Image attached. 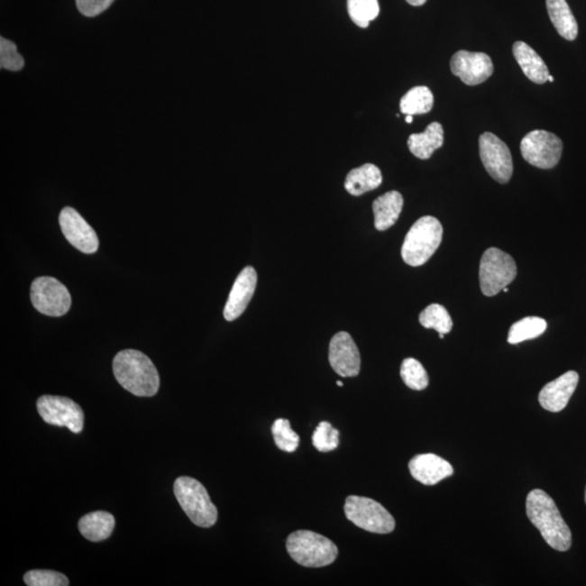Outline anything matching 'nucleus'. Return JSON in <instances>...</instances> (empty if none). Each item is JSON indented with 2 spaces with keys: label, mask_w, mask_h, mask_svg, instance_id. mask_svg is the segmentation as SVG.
Listing matches in <instances>:
<instances>
[{
  "label": "nucleus",
  "mask_w": 586,
  "mask_h": 586,
  "mask_svg": "<svg viewBox=\"0 0 586 586\" xmlns=\"http://www.w3.org/2000/svg\"><path fill=\"white\" fill-rule=\"evenodd\" d=\"M403 197L398 191L393 190L382 195L372 204L377 231L383 232L392 227L398 220L403 209Z\"/></svg>",
  "instance_id": "6ab92c4d"
},
{
  "label": "nucleus",
  "mask_w": 586,
  "mask_h": 586,
  "mask_svg": "<svg viewBox=\"0 0 586 586\" xmlns=\"http://www.w3.org/2000/svg\"><path fill=\"white\" fill-rule=\"evenodd\" d=\"M312 442L319 452H332L339 446V431L332 424L322 422L314 431Z\"/></svg>",
  "instance_id": "c756f323"
},
{
  "label": "nucleus",
  "mask_w": 586,
  "mask_h": 586,
  "mask_svg": "<svg viewBox=\"0 0 586 586\" xmlns=\"http://www.w3.org/2000/svg\"><path fill=\"white\" fill-rule=\"evenodd\" d=\"M451 71L468 87H476L487 81L494 72V66L487 53L460 50L452 57Z\"/></svg>",
  "instance_id": "f8f14e48"
},
{
  "label": "nucleus",
  "mask_w": 586,
  "mask_h": 586,
  "mask_svg": "<svg viewBox=\"0 0 586 586\" xmlns=\"http://www.w3.org/2000/svg\"><path fill=\"white\" fill-rule=\"evenodd\" d=\"M503 291L504 292H508V287L504 288Z\"/></svg>",
  "instance_id": "4c0bfd02"
},
{
  "label": "nucleus",
  "mask_w": 586,
  "mask_h": 586,
  "mask_svg": "<svg viewBox=\"0 0 586 586\" xmlns=\"http://www.w3.org/2000/svg\"><path fill=\"white\" fill-rule=\"evenodd\" d=\"M526 516L543 539L554 550L567 552L572 545V535L554 499L543 490L536 489L526 497Z\"/></svg>",
  "instance_id": "f257e3e1"
},
{
  "label": "nucleus",
  "mask_w": 586,
  "mask_h": 586,
  "mask_svg": "<svg viewBox=\"0 0 586 586\" xmlns=\"http://www.w3.org/2000/svg\"><path fill=\"white\" fill-rule=\"evenodd\" d=\"M513 53L521 70L531 82L545 84L548 81L550 71H548L545 60L537 55L534 48L526 44L525 41H516L513 46Z\"/></svg>",
  "instance_id": "a211bd4d"
},
{
  "label": "nucleus",
  "mask_w": 586,
  "mask_h": 586,
  "mask_svg": "<svg viewBox=\"0 0 586 586\" xmlns=\"http://www.w3.org/2000/svg\"><path fill=\"white\" fill-rule=\"evenodd\" d=\"M382 183V174L375 164L366 163L350 170L346 175L344 188L352 196L359 197L374 190Z\"/></svg>",
  "instance_id": "aec40b11"
},
{
  "label": "nucleus",
  "mask_w": 586,
  "mask_h": 586,
  "mask_svg": "<svg viewBox=\"0 0 586 586\" xmlns=\"http://www.w3.org/2000/svg\"><path fill=\"white\" fill-rule=\"evenodd\" d=\"M174 494L180 508L196 526L211 527L216 524L217 508L198 481L190 477L176 479Z\"/></svg>",
  "instance_id": "39448f33"
},
{
  "label": "nucleus",
  "mask_w": 586,
  "mask_h": 586,
  "mask_svg": "<svg viewBox=\"0 0 586 586\" xmlns=\"http://www.w3.org/2000/svg\"><path fill=\"white\" fill-rule=\"evenodd\" d=\"M479 151L484 169L499 184L508 183L514 173L509 148L492 133H483L479 138Z\"/></svg>",
  "instance_id": "9b49d317"
},
{
  "label": "nucleus",
  "mask_w": 586,
  "mask_h": 586,
  "mask_svg": "<svg viewBox=\"0 0 586 586\" xmlns=\"http://www.w3.org/2000/svg\"><path fill=\"white\" fill-rule=\"evenodd\" d=\"M24 582L29 586H68L69 579L61 572L52 570H31L24 574Z\"/></svg>",
  "instance_id": "7c9ffc66"
},
{
  "label": "nucleus",
  "mask_w": 586,
  "mask_h": 586,
  "mask_svg": "<svg viewBox=\"0 0 586 586\" xmlns=\"http://www.w3.org/2000/svg\"><path fill=\"white\" fill-rule=\"evenodd\" d=\"M257 284V271L252 266H247L238 275L231 293H229L225 308H224V317H225L226 321L233 322L246 311L250 301L252 299Z\"/></svg>",
  "instance_id": "2eb2a0df"
},
{
  "label": "nucleus",
  "mask_w": 586,
  "mask_h": 586,
  "mask_svg": "<svg viewBox=\"0 0 586 586\" xmlns=\"http://www.w3.org/2000/svg\"><path fill=\"white\" fill-rule=\"evenodd\" d=\"M0 67L14 72L23 70L24 67V59L18 52L17 45L4 37L0 39Z\"/></svg>",
  "instance_id": "2f4dec72"
},
{
  "label": "nucleus",
  "mask_w": 586,
  "mask_h": 586,
  "mask_svg": "<svg viewBox=\"0 0 586 586\" xmlns=\"http://www.w3.org/2000/svg\"><path fill=\"white\" fill-rule=\"evenodd\" d=\"M579 383L577 371H570L542 389L539 394L541 407L548 412L558 413L566 408Z\"/></svg>",
  "instance_id": "dca6fc26"
},
{
  "label": "nucleus",
  "mask_w": 586,
  "mask_h": 586,
  "mask_svg": "<svg viewBox=\"0 0 586 586\" xmlns=\"http://www.w3.org/2000/svg\"><path fill=\"white\" fill-rule=\"evenodd\" d=\"M434 103V94L427 87H417L403 96L399 109L407 115L426 114L433 109Z\"/></svg>",
  "instance_id": "b1692460"
},
{
  "label": "nucleus",
  "mask_w": 586,
  "mask_h": 586,
  "mask_svg": "<svg viewBox=\"0 0 586 586\" xmlns=\"http://www.w3.org/2000/svg\"><path fill=\"white\" fill-rule=\"evenodd\" d=\"M547 329L545 319L536 316H529L520 319L519 322L511 325L508 333V343L518 344L526 340H532L540 337Z\"/></svg>",
  "instance_id": "393cba45"
},
{
  "label": "nucleus",
  "mask_w": 586,
  "mask_h": 586,
  "mask_svg": "<svg viewBox=\"0 0 586 586\" xmlns=\"http://www.w3.org/2000/svg\"><path fill=\"white\" fill-rule=\"evenodd\" d=\"M31 300L37 311L53 317L65 316L72 302L67 287L48 276L39 277L32 282Z\"/></svg>",
  "instance_id": "1a4fd4ad"
},
{
  "label": "nucleus",
  "mask_w": 586,
  "mask_h": 586,
  "mask_svg": "<svg viewBox=\"0 0 586 586\" xmlns=\"http://www.w3.org/2000/svg\"><path fill=\"white\" fill-rule=\"evenodd\" d=\"M337 386H338V387H343V383L341 382V381H337Z\"/></svg>",
  "instance_id": "c9c22d12"
},
{
  "label": "nucleus",
  "mask_w": 586,
  "mask_h": 586,
  "mask_svg": "<svg viewBox=\"0 0 586 586\" xmlns=\"http://www.w3.org/2000/svg\"><path fill=\"white\" fill-rule=\"evenodd\" d=\"M419 323L427 329H435L439 334H449L453 328V321L449 312L444 306L434 305L426 307L420 313Z\"/></svg>",
  "instance_id": "a878e982"
},
{
  "label": "nucleus",
  "mask_w": 586,
  "mask_h": 586,
  "mask_svg": "<svg viewBox=\"0 0 586 586\" xmlns=\"http://www.w3.org/2000/svg\"><path fill=\"white\" fill-rule=\"evenodd\" d=\"M548 81L554 82V78L552 76L548 77Z\"/></svg>",
  "instance_id": "e433bc0d"
},
{
  "label": "nucleus",
  "mask_w": 586,
  "mask_h": 586,
  "mask_svg": "<svg viewBox=\"0 0 586 586\" xmlns=\"http://www.w3.org/2000/svg\"><path fill=\"white\" fill-rule=\"evenodd\" d=\"M517 276L515 260L498 248H489L483 253L479 270L481 291L486 297L499 295Z\"/></svg>",
  "instance_id": "0eeeda50"
},
{
  "label": "nucleus",
  "mask_w": 586,
  "mask_h": 586,
  "mask_svg": "<svg viewBox=\"0 0 586 586\" xmlns=\"http://www.w3.org/2000/svg\"><path fill=\"white\" fill-rule=\"evenodd\" d=\"M407 2L409 5H412V6L419 7V6H423V5H425L426 2H427V0H407Z\"/></svg>",
  "instance_id": "72a5a7b5"
},
{
  "label": "nucleus",
  "mask_w": 586,
  "mask_h": 586,
  "mask_svg": "<svg viewBox=\"0 0 586 586\" xmlns=\"http://www.w3.org/2000/svg\"><path fill=\"white\" fill-rule=\"evenodd\" d=\"M115 519L114 515L106 511H94L82 517L78 521V529L81 535L92 542H100L108 539L114 532Z\"/></svg>",
  "instance_id": "4be33fe9"
},
{
  "label": "nucleus",
  "mask_w": 586,
  "mask_h": 586,
  "mask_svg": "<svg viewBox=\"0 0 586 586\" xmlns=\"http://www.w3.org/2000/svg\"><path fill=\"white\" fill-rule=\"evenodd\" d=\"M585 504H586V489H585Z\"/></svg>",
  "instance_id": "ea45409f"
},
{
  "label": "nucleus",
  "mask_w": 586,
  "mask_h": 586,
  "mask_svg": "<svg viewBox=\"0 0 586 586\" xmlns=\"http://www.w3.org/2000/svg\"><path fill=\"white\" fill-rule=\"evenodd\" d=\"M408 468L410 475L415 481L425 484V486H435L454 472V469L449 462L435 454L415 456L409 462Z\"/></svg>",
  "instance_id": "f3484780"
},
{
  "label": "nucleus",
  "mask_w": 586,
  "mask_h": 586,
  "mask_svg": "<svg viewBox=\"0 0 586 586\" xmlns=\"http://www.w3.org/2000/svg\"><path fill=\"white\" fill-rule=\"evenodd\" d=\"M563 149L561 138L542 130L527 133L520 143L521 154L526 161L542 169L555 168L561 161Z\"/></svg>",
  "instance_id": "6e6552de"
},
{
  "label": "nucleus",
  "mask_w": 586,
  "mask_h": 586,
  "mask_svg": "<svg viewBox=\"0 0 586 586\" xmlns=\"http://www.w3.org/2000/svg\"><path fill=\"white\" fill-rule=\"evenodd\" d=\"M286 546L293 561L303 567H326L338 557L337 545L326 536L313 531L293 532L288 536Z\"/></svg>",
  "instance_id": "7ed1b4c3"
},
{
  "label": "nucleus",
  "mask_w": 586,
  "mask_h": 586,
  "mask_svg": "<svg viewBox=\"0 0 586 586\" xmlns=\"http://www.w3.org/2000/svg\"><path fill=\"white\" fill-rule=\"evenodd\" d=\"M275 444L279 450L292 453L300 444V436L292 430L289 420L277 419L271 427Z\"/></svg>",
  "instance_id": "c85d7f7f"
},
{
  "label": "nucleus",
  "mask_w": 586,
  "mask_h": 586,
  "mask_svg": "<svg viewBox=\"0 0 586 586\" xmlns=\"http://www.w3.org/2000/svg\"><path fill=\"white\" fill-rule=\"evenodd\" d=\"M348 13L353 23L366 29L380 13L378 0H348Z\"/></svg>",
  "instance_id": "bb28decb"
},
{
  "label": "nucleus",
  "mask_w": 586,
  "mask_h": 586,
  "mask_svg": "<svg viewBox=\"0 0 586 586\" xmlns=\"http://www.w3.org/2000/svg\"><path fill=\"white\" fill-rule=\"evenodd\" d=\"M78 12L85 17L94 18L105 12L114 0H76Z\"/></svg>",
  "instance_id": "473e14b6"
},
{
  "label": "nucleus",
  "mask_w": 586,
  "mask_h": 586,
  "mask_svg": "<svg viewBox=\"0 0 586 586\" xmlns=\"http://www.w3.org/2000/svg\"><path fill=\"white\" fill-rule=\"evenodd\" d=\"M344 513L356 526L371 534H391L396 527L393 516L381 504L369 498L351 495L345 499Z\"/></svg>",
  "instance_id": "423d86ee"
},
{
  "label": "nucleus",
  "mask_w": 586,
  "mask_h": 586,
  "mask_svg": "<svg viewBox=\"0 0 586 586\" xmlns=\"http://www.w3.org/2000/svg\"><path fill=\"white\" fill-rule=\"evenodd\" d=\"M413 120V115H407V117H405V121H407V124H412Z\"/></svg>",
  "instance_id": "f704fd0d"
},
{
  "label": "nucleus",
  "mask_w": 586,
  "mask_h": 586,
  "mask_svg": "<svg viewBox=\"0 0 586 586\" xmlns=\"http://www.w3.org/2000/svg\"><path fill=\"white\" fill-rule=\"evenodd\" d=\"M548 15L558 34L567 41L578 36V23L566 0H546Z\"/></svg>",
  "instance_id": "5701e85b"
},
{
  "label": "nucleus",
  "mask_w": 586,
  "mask_h": 586,
  "mask_svg": "<svg viewBox=\"0 0 586 586\" xmlns=\"http://www.w3.org/2000/svg\"><path fill=\"white\" fill-rule=\"evenodd\" d=\"M444 131L438 122L428 125L420 134H412L407 141L409 151L420 160H428L435 151L444 146Z\"/></svg>",
  "instance_id": "412c9836"
},
{
  "label": "nucleus",
  "mask_w": 586,
  "mask_h": 586,
  "mask_svg": "<svg viewBox=\"0 0 586 586\" xmlns=\"http://www.w3.org/2000/svg\"><path fill=\"white\" fill-rule=\"evenodd\" d=\"M444 237V227L434 216H424L414 224L405 237L402 258L413 268L422 266L435 253Z\"/></svg>",
  "instance_id": "20e7f679"
},
{
  "label": "nucleus",
  "mask_w": 586,
  "mask_h": 586,
  "mask_svg": "<svg viewBox=\"0 0 586 586\" xmlns=\"http://www.w3.org/2000/svg\"><path fill=\"white\" fill-rule=\"evenodd\" d=\"M59 224L67 241L87 254L97 252L99 241L92 226L73 207L67 206L59 215Z\"/></svg>",
  "instance_id": "ddd939ff"
},
{
  "label": "nucleus",
  "mask_w": 586,
  "mask_h": 586,
  "mask_svg": "<svg viewBox=\"0 0 586 586\" xmlns=\"http://www.w3.org/2000/svg\"><path fill=\"white\" fill-rule=\"evenodd\" d=\"M440 334V339H444V334Z\"/></svg>",
  "instance_id": "58836bf2"
},
{
  "label": "nucleus",
  "mask_w": 586,
  "mask_h": 586,
  "mask_svg": "<svg viewBox=\"0 0 586 586\" xmlns=\"http://www.w3.org/2000/svg\"><path fill=\"white\" fill-rule=\"evenodd\" d=\"M37 410L48 425L66 427L77 435L84 429L83 409L71 398L42 396L37 399Z\"/></svg>",
  "instance_id": "9d476101"
},
{
  "label": "nucleus",
  "mask_w": 586,
  "mask_h": 586,
  "mask_svg": "<svg viewBox=\"0 0 586 586\" xmlns=\"http://www.w3.org/2000/svg\"><path fill=\"white\" fill-rule=\"evenodd\" d=\"M401 377L405 385L412 390L422 391L429 385L427 371L417 360L409 358L403 361Z\"/></svg>",
  "instance_id": "cd10ccee"
},
{
  "label": "nucleus",
  "mask_w": 586,
  "mask_h": 586,
  "mask_svg": "<svg viewBox=\"0 0 586 586\" xmlns=\"http://www.w3.org/2000/svg\"><path fill=\"white\" fill-rule=\"evenodd\" d=\"M114 374L117 382L136 397L151 398L159 391L160 377L156 366L141 351L119 352L114 360Z\"/></svg>",
  "instance_id": "f03ea898"
},
{
  "label": "nucleus",
  "mask_w": 586,
  "mask_h": 586,
  "mask_svg": "<svg viewBox=\"0 0 586 586\" xmlns=\"http://www.w3.org/2000/svg\"><path fill=\"white\" fill-rule=\"evenodd\" d=\"M329 363L341 377H356L360 374V351L348 333H338L330 341Z\"/></svg>",
  "instance_id": "4468645a"
}]
</instances>
